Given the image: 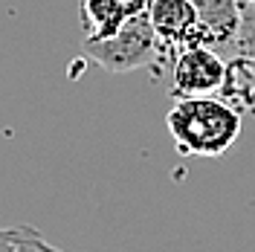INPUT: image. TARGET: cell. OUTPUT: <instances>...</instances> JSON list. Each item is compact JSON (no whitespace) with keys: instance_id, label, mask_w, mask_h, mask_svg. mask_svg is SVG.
I'll list each match as a JSON object with an SVG mask.
<instances>
[{"instance_id":"cell-1","label":"cell","mask_w":255,"mask_h":252,"mask_svg":"<svg viewBox=\"0 0 255 252\" xmlns=\"http://www.w3.org/2000/svg\"><path fill=\"white\" fill-rule=\"evenodd\" d=\"M165 125L183 157H223L241 136V111L218 93L189 96L174 99Z\"/></svg>"},{"instance_id":"cell-2","label":"cell","mask_w":255,"mask_h":252,"mask_svg":"<svg viewBox=\"0 0 255 252\" xmlns=\"http://www.w3.org/2000/svg\"><path fill=\"white\" fill-rule=\"evenodd\" d=\"M84 52L108 73H130L139 67H154L159 58V38L151 23V6H145L122 29L105 41H87Z\"/></svg>"},{"instance_id":"cell-3","label":"cell","mask_w":255,"mask_h":252,"mask_svg":"<svg viewBox=\"0 0 255 252\" xmlns=\"http://www.w3.org/2000/svg\"><path fill=\"white\" fill-rule=\"evenodd\" d=\"M151 23L159 38V58L151 67L154 79L159 76V70L162 73L171 70L174 58L186 47H194V44L215 47V38L203 26V17L191 0H151Z\"/></svg>"},{"instance_id":"cell-4","label":"cell","mask_w":255,"mask_h":252,"mask_svg":"<svg viewBox=\"0 0 255 252\" xmlns=\"http://www.w3.org/2000/svg\"><path fill=\"white\" fill-rule=\"evenodd\" d=\"M226 76V61L218 49L209 44L186 47L174 58L168 70V93L171 99H189V96H215L221 90Z\"/></svg>"},{"instance_id":"cell-5","label":"cell","mask_w":255,"mask_h":252,"mask_svg":"<svg viewBox=\"0 0 255 252\" xmlns=\"http://www.w3.org/2000/svg\"><path fill=\"white\" fill-rule=\"evenodd\" d=\"M221 99H226L241 113L253 111L255 105V49H238L235 58L226 61V76L218 90Z\"/></svg>"},{"instance_id":"cell-6","label":"cell","mask_w":255,"mask_h":252,"mask_svg":"<svg viewBox=\"0 0 255 252\" xmlns=\"http://www.w3.org/2000/svg\"><path fill=\"white\" fill-rule=\"evenodd\" d=\"M203 17V26L212 32L215 47L235 44L238 35V0H191Z\"/></svg>"},{"instance_id":"cell-7","label":"cell","mask_w":255,"mask_h":252,"mask_svg":"<svg viewBox=\"0 0 255 252\" xmlns=\"http://www.w3.org/2000/svg\"><path fill=\"white\" fill-rule=\"evenodd\" d=\"M0 252H64L35 229H3L0 226Z\"/></svg>"},{"instance_id":"cell-8","label":"cell","mask_w":255,"mask_h":252,"mask_svg":"<svg viewBox=\"0 0 255 252\" xmlns=\"http://www.w3.org/2000/svg\"><path fill=\"white\" fill-rule=\"evenodd\" d=\"M238 49H255V0H238Z\"/></svg>"},{"instance_id":"cell-9","label":"cell","mask_w":255,"mask_h":252,"mask_svg":"<svg viewBox=\"0 0 255 252\" xmlns=\"http://www.w3.org/2000/svg\"><path fill=\"white\" fill-rule=\"evenodd\" d=\"M253 113H255V105H253Z\"/></svg>"}]
</instances>
